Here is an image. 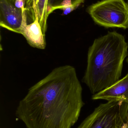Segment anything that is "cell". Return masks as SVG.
Returning a JSON list of instances; mask_svg holds the SVG:
<instances>
[{
  "instance_id": "6da1fadb",
  "label": "cell",
  "mask_w": 128,
  "mask_h": 128,
  "mask_svg": "<svg viewBox=\"0 0 128 128\" xmlns=\"http://www.w3.org/2000/svg\"><path fill=\"white\" fill-rule=\"evenodd\" d=\"M82 92L75 68L57 67L29 89L16 116L26 128H71L84 104Z\"/></svg>"
},
{
  "instance_id": "7a4b0ae2",
  "label": "cell",
  "mask_w": 128,
  "mask_h": 128,
  "mask_svg": "<svg viewBox=\"0 0 128 128\" xmlns=\"http://www.w3.org/2000/svg\"><path fill=\"white\" fill-rule=\"evenodd\" d=\"M128 48L124 36L115 31L108 32L94 40L89 49L87 68L82 79L93 95L119 80Z\"/></svg>"
},
{
  "instance_id": "3957f363",
  "label": "cell",
  "mask_w": 128,
  "mask_h": 128,
  "mask_svg": "<svg viewBox=\"0 0 128 128\" xmlns=\"http://www.w3.org/2000/svg\"><path fill=\"white\" fill-rule=\"evenodd\" d=\"M128 104L110 100L101 104L77 128H127Z\"/></svg>"
},
{
  "instance_id": "277c9868",
  "label": "cell",
  "mask_w": 128,
  "mask_h": 128,
  "mask_svg": "<svg viewBox=\"0 0 128 128\" xmlns=\"http://www.w3.org/2000/svg\"><path fill=\"white\" fill-rule=\"evenodd\" d=\"M86 10L98 25L128 28V4L124 0H101L89 5Z\"/></svg>"
},
{
  "instance_id": "5b68a950",
  "label": "cell",
  "mask_w": 128,
  "mask_h": 128,
  "mask_svg": "<svg viewBox=\"0 0 128 128\" xmlns=\"http://www.w3.org/2000/svg\"><path fill=\"white\" fill-rule=\"evenodd\" d=\"M28 24L26 10L15 6L12 0H0V26L12 32L22 34Z\"/></svg>"
},
{
  "instance_id": "8992f818",
  "label": "cell",
  "mask_w": 128,
  "mask_h": 128,
  "mask_svg": "<svg viewBox=\"0 0 128 128\" xmlns=\"http://www.w3.org/2000/svg\"><path fill=\"white\" fill-rule=\"evenodd\" d=\"M92 100H122L128 104V73L109 88L93 95Z\"/></svg>"
},
{
  "instance_id": "52a82bcc",
  "label": "cell",
  "mask_w": 128,
  "mask_h": 128,
  "mask_svg": "<svg viewBox=\"0 0 128 128\" xmlns=\"http://www.w3.org/2000/svg\"><path fill=\"white\" fill-rule=\"evenodd\" d=\"M26 14L30 23L38 18V22L44 35L47 29V0H25Z\"/></svg>"
},
{
  "instance_id": "ba28073f",
  "label": "cell",
  "mask_w": 128,
  "mask_h": 128,
  "mask_svg": "<svg viewBox=\"0 0 128 128\" xmlns=\"http://www.w3.org/2000/svg\"><path fill=\"white\" fill-rule=\"evenodd\" d=\"M22 34L32 47L43 50L46 48V35L43 33L38 18L26 26Z\"/></svg>"
},
{
  "instance_id": "9c48e42d",
  "label": "cell",
  "mask_w": 128,
  "mask_h": 128,
  "mask_svg": "<svg viewBox=\"0 0 128 128\" xmlns=\"http://www.w3.org/2000/svg\"><path fill=\"white\" fill-rule=\"evenodd\" d=\"M85 0H47V13L48 16L56 10H62L64 8L73 6L76 9L84 3Z\"/></svg>"
},
{
  "instance_id": "30bf717a",
  "label": "cell",
  "mask_w": 128,
  "mask_h": 128,
  "mask_svg": "<svg viewBox=\"0 0 128 128\" xmlns=\"http://www.w3.org/2000/svg\"><path fill=\"white\" fill-rule=\"evenodd\" d=\"M13 3L15 6L17 8L22 10L26 9L25 0H16L13 1Z\"/></svg>"
},
{
  "instance_id": "8fae6325",
  "label": "cell",
  "mask_w": 128,
  "mask_h": 128,
  "mask_svg": "<svg viewBox=\"0 0 128 128\" xmlns=\"http://www.w3.org/2000/svg\"><path fill=\"white\" fill-rule=\"evenodd\" d=\"M76 8L73 6H68L62 9V15H67L76 10Z\"/></svg>"
},
{
  "instance_id": "7c38bea8",
  "label": "cell",
  "mask_w": 128,
  "mask_h": 128,
  "mask_svg": "<svg viewBox=\"0 0 128 128\" xmlns=\"http://www.w3.org/2000/svg\"><path fill=\"white\" fill-rule=\"evenodd\" d=\"M126 62H127V63L128 64V57L127 58V59H126Z\"/></svg>"
},
{
  "instance_id": "4fadbf2b",
  "label": "cell",
  "mask_w": 128,
  "mask_h": 128,
  "mask_svg": "<svg viewBox=\"0 0 128 128\" xmlns=\"http://www.w3.org/2000/svg\"><path fill=\"white\" fill-rule=\"evenodd\" d=\"M12 0L13 1H14L16 0Z\"/></svg>"
},
{
  "instance_id": "5bb4252c",
  "label": "cell",
  "mask_w": 128,
  "mask_h": 128,
  "mask_svg": "<svg viewBox=\"0 0 128 128\" xmlns=\"http://www.w3.org/2000/svg\"></svg>"
},
{
  "instance_id": "9a60e30c",
  "label": "cell",
  "mask_w": 128,
  "mask_h": 128,
  "mask_svg": "<svg viewBox=\"0 0 128 128\" xmlns=\"http://www.w3.org/2000/svg\"></svg>"
}]
</instances>
